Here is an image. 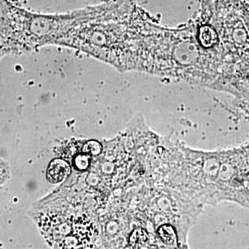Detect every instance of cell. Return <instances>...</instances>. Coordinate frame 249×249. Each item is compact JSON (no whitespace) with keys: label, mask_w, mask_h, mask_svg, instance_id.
<instances>
[{"label":"cell","mask_w":249,"mask_h":249,"mask_svg":"<svg viewBox=\"0 0 249 249\" xmlns=\"http://www.w3.org/2000/svg\"><path fill=\"white\" fill-rule=\"evenodd\" d=\"M133 7L82 24L58 46L81 51L120 71H148L149 24L143 14Z\"/></svg>","instance_id":"6da1fadb"},{"label":"cell","mask_w":249,"mask_h":249,"mask_svg":"<svg viewBox=\"0 0 249 249\" xmlns=\"http://www.w3.org/2000/svg\"><path fill=\"white\" fill-rule=\"evenodd\" d=\"M111 4L88 7L65 14L44 15L26 11L24 27L31 51L58 45L59 42L82 24L104 17Z\"/></svg>","instance_id":"7a4b0ae2"},{"label":"cell","mask_w":249,"mask_h":249,"mask_svg":"<svg viewBox=\"0 0 249 249\" xmlns=\"http://www.w3.org/2000/svg\"><path fill=\"white\" fill-rule=\"evenodd\" d=\"M26 10L11 0H0V60L7 54L30 52L24 17Z\"/></svg>","instance_id":"3957f363"},{"label":"cell","mask_w":249,"mask_h":249,"mask_svg":"<svg viewBox=\"0 0 249 249\" xmlns=\"http://www.w3.org/2000/svg\"><path fill=\"white\" fill-rule=\"evenodd\" d=\"M198 43L202 48L212 49L218 43L219 36L216 29L210 24H203L196 32Z\"/></svg>","instance_id":"277c9868"},{"label":"cell","mask_w":249,"mask_h":249,"mask_svg":"<svg viewBox=\"0 0 249 249\" xmlns=\"http://www.w3.org/2000/svg\"><path fill=\"white\" fill-rule=\"evenodd\" d=\"M71 172L70 166L62 160H53L47 170V178L52 183H59L66 178Z\"/></svg>","instance_id":"5b68a950"},{"label":"cell","mask_w":249,"mask_h":249,"mask_svg":"<svg viewBox=\"0 0 249 249\" xmlns=\"http://www.w3.org/2000/svg\"><path fill=\"white\" fill-rule=\"evenodd\" d=\"M159 235L162 242L168 245H175L177 242V236L175 230L170 226H163L159 229Z\"/></svg>","instance_id":"8992f818"},{"label":"cell","mask_w":249,"mask_h":249,"mask_svg":"<svg viewBox=\"0 0 249 249\" xmlns=\"http://www.w3.org/2000/svg\"><path fill=\"white\" fill-rule=\"evenodd\" d=\"M101 150H102V147H101V144L95 141L87 142L83 148V151L85 154L94 156L99 155Z\"/></svg>","instance_id":"52a82bcc"},{"label":"cell","mask_w":249,"mask_h":249,"mask_svg":"<svg viewBox=\"0 0 249 249\" xmlns=\"http://www.w3.org/2000/svg\"><path fill=\"white\" fill-rule=\"evenodd\" d=\"M90 160V155L88 154L77 156L74 160L75 167L80 170L88 169L89 166Z\"/></svg>","instance_id":"ba28073f"},{"label":"cell","mask_w":249,"mask_h":249,"mask_svg":"<svg viewBox=\"0 0 249 249\" xmlns=\"http://www.w3.org/2000/svg\"><path fill=\"white\" fill-rule=\"evenodd\" d=\"M146 234L142 231H137L134 232L131 238V242L134 246L142 245L146 242Z\"/></svg>","instance_id":"9c48e42d"}]
</instances>
